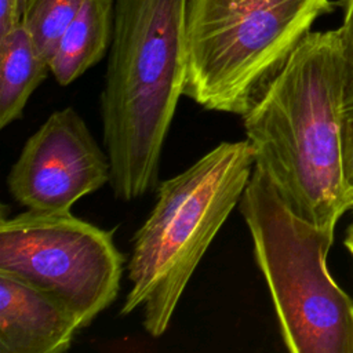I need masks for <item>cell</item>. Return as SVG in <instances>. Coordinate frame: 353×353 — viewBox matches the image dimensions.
<instances>
[{"instance_id":"6","label":"cell","mask_w":353,"mask_h":353,"mask_svg":"<svg viewBox=\"0 0 353 353\" xmlns=\"http://www.w3.org/2000/svg\"><path fill=\"white\" fill-rule=\"evenodd\" d=\"M124 256L113 230L65 212L0 218V272L41 290L84 328L117 298Z\"/></svg>"},{"instance_id":"4","label":"cell","mask_w":353,"mask_h":353,"mask_svg":"<svg viewBox=\"0 0 353 353\" xmlns=\"http://www.w3.org/2000/svg\"><path fill=\"white\" fill-rule=\"evenodd\" d=\"M239 208L285 347L292 353H353V299L327 268L334 233L296 215L256 168Z\"/></svg>"},{"instance_id":"14","label":"cell","mask_w":353,"mask_h":353,"mask_svg":"<svg viewBox=\"0 0 353 353\" xmlns=\"http://www.w3.org/2000/svg\"><path fill=\"white\" fill-rule=\"evenodd\" d=\"M22 17L23 11L14 0H0V37L18 28L22 23Z\"/></svg>"},{"instance_id":"15","label":"cell","mask_w":353,"mask_h":353,"mask_svg":"<svg viewBox=\"0 0 353 353\" xmlns=\"http://www.w3.org/2000/svg\"><path fill=\"white\" fill-rule=\"evenodd\" d=\"M345 245H346V248L350 251V254L353 255V222L350 223V226H349L347 230H346Z\"/></svg>"},{"instance_id":"5","label":"cell","mask_w":353,"mask_h":353,"mask_svg":"<svg viewBox=\"0 0 353 353\" xmlns=\"http://www.w3.org/2000/svg\"><path fill=\"white\" fill-rule=\"evenodd\" d=\"M330 0H188L185 95L207 110L245 114Z\"/></svg>"},{"instance_id":"12","label":"cell","mask_w":353,"mask_h":353,"mask_svg":"<svg viewBox=\"0 0 353 353\" xmlns=\"http://www.w3.org/2000/svg\"><path fill=\"white\" fill-rule=\"evenodd\" d=\"M341 142L345 192L350 210H353V102L345 103L342 109Z\"/></svg>"},{"instance_id":"3","label":"cell","mask_w":353,"mask_h":353,"mask_svg":"<svg viewBox=\"0 0 353 353\" xmlns=\"http://www.w3.org/2000/svg\"><path fill=\"white\" fill-rule=\"evenodd\" d=\"M254 170L247 139L221 142L157 185V200L132 237L130 290L120 313L142 310L153 336L170 327L179 299L214 237L240 203Z\"/></svg>"},{"instance_id":"9","label":"cell","mask_w":353,"mask_h":353,"mask_svg":"<svg viewBox=\"0 0 353 353\" xmlns=\"http://www.w3.org/2000/svg\"><path fill=\"white\" fill-rule=\"evenodd\" d=\"M114 0H84L50 61L58 84L69 85L97 65L110 48Z\"/></svg>"},{"instance_id":"7","label":"cell","mask_w":353,"mask_h":353,"mask_svg":"<svg viewBox=\"0 0 353 353\" xmlns=\"http://www.w3.org/2000/svg\"><path fill=\"white\" fill-rule=\"evenodd\" d=\"M110 181V161L73 108L52 112L25 142L7 188L17 203L39 212H65Z\"/></svg>"},{"instance_id":"8","label":"cell","mask_w":353,"mask_h":353,"mask_svg":"<svg viewBox=\"0 0 353 353\" xmlns=\"http://www.w3.org/2000/svg\"><path fill=\"white\" fill-rule=\"evenodd\" d=\"M80 330L57 299L0 272V353H61Z\"/></svg>"},{"instance_id":"10","label":"cell","mask_w":353,"mask_h":353,"mask_svg":"<svg viewBox=\"0 0 353 353\" xmlns=\"http://www.w3.org/2000/svg\"><path fill=\"white\" fill-rule=\"evenodd\" d=\"M48 73L50 62L22 23L0 37V128L22 117L30 95Z\"/></svg>"},{"instance_id":"1","label":"cell","mask_w":353,"mask_h":353,"mask_svg":"<svg viewBox=\"0 0 353 353\" xmlns=\"http://www.w3.org/2000/svg\"><path fill=\"white\" fill-rule=\"evenodd\" d=\"M345 84L339 29L309 32L241 116L254 168L296 215L332 233L350 210L341 142Z\"/></svg>"},{"instance_id":"16","label":"cell","mask_w":353,"mask_h":353,"mask_svg":"<svg viewBox=\"0 0 353 353\" xmlns=\"http://www.w3.org/2000/svg\"><path fill=\"white\" fill-rule=\"evenodd\" d=\"M15 1V4L23 11L25 10V6H26V0H14Z\"/></svg>"},{"instance_id":"13","label":"cell","mask_w":353,"mask_h":353,"mask_svg":"<svg viewBox=\"0 0 353 353\" xmlns=\"http://www.w3.org/2000/svg\"><path fill=\"white\" fill-rule=\"evenodd\" d=\"M339 33L346 58L345 103H349L353 102V0H345V14Z\"/></svg>"},{"instance_id":"2","label":"cell","mask_w":353,"mask_h":353,"mask_svg":"<svg viewBox=\"0 0 353 353\" xmlns=\"http://www.w3.org/2000/svg\"><path fill=\"white\" fill-rule=\"evenodd\" d=\"M188 0H114L101 92L103 145L116 199L157 188L163 148L188 79Z\"/></svg>"},{"instance_id":"11","label":"cell","mask_w":353,"mask_h":353,"mask_svg":"<svg viewBox=\"0 0 353 353\" xmlns=\"http://www.w3.org/2000/svg\"><path fill=\"white\" fill-rule=\"evenodd\" d=\"M83 3L84 0H26L22 25L48 62Z\"/></svg>"}]
</instances>
